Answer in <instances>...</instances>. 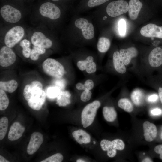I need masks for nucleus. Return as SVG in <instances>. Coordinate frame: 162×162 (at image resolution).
Masks as SVG:
<instances>
[{"label":"nucleus","instance_id":"7ed1b4c3","mask_svg":"<svg viewBox=\"0 0 162 162\" xmlns=\"http://www.w3.org/2000/svg\"><path fill=\"white\" fill-rule=\"evenodd\" d=\"M25 30L21 26H15L8 30L4 35V45L13 48L22 40L25 36Z\"/></svg>","mask_w":162,"mask_h":162},{"label":"nucleus","instance_id":"09e8293b","mask_svg":"<svg viewBox=\"0 0 162 162\" xmlns=\"http://www.w3.org/2000/svg\"><path fill=\"white\" fill-rule=\"evenodd\" d=\"M160 137L161 139L162 140V127L161 128V131L160 133Z\"/></svg>","mask_w":162,"mask_h":162},{"label":"nucleus","instance_id":"6ab92c4d","mask_svg":"<svg viewBox=\"0 0 162 162\" xmlns=\"http://www.w3.org/2000/svg\"><path fill=\"white\" fill-rule=\"evenodd\" d=\"M25 128L19 122H16L11 126L8 134V138L10 140H18L22 136Z\"/></svg>","mask_w":162,"mask_h":162},{"label":"nucleus","instance_id":"2f4dec72","mask_svg":"<svg viewBox=\"0 0 162 162\" xmlns=\"http://www.w3.org/2000/svg\"><path fill=\"white\" fill-rule=\"evenodd\" d=\"M61 91L60 89L57 87H50L45 91L46 96L51 99L57 97Z\"/></svg>","mask_w":162,"mask_h":162},{"label":"nucleus","instance_id":"c756f323","mask_svg":"<svg viewBox=\"0 0 162 162\" xmlns=\"http://www.w3.org/2000/svg\"><path fill=\"white\" fill-rule=\"evenodd\" d=\"M8 121L6 117H2L0 119V140L3 139L7 133Z\"/></svg>","mask_w":162,"mask_h":162},{"label":"nucleus","instance_id":"a18cd8bd","mask_svg":"<svg viewBox=\"0 0 162 162\" xmlns=\"http://www.w3.org/2000/svg\"><path fill=\"white\" fill-rule=\"evenodd\" d=\"M0 162H9L8 160L5 159L2 156L0 155Z\"/></svg>","mask_w":162,"mask_h":162},{"label":"nucleus","instance_id":"6e6552de","mask_svg":"<svg viewBox=\"0 0 162 162\" xmlns=\"http://www.w3.org/2000/svg\"><path fill=\"white\" fill-rule=\"evenodd\" d=\"M100 146L103 151H107V155L110 158H113L116 156L117 150H122L125 147L124 141L118 139L112 141L103 139L100 142Z\"/></svg>","mask_w":162,"mask_h":162},{"label":"nucleus","instance_id":"f257e3e1","mask_svg":"<svg viewBox=\"0 0 162 162\" xmlns=\"http://www.w3.org/2000/svg\"><path fill=\"white\" fill-rule=\"evenodd\" d=\"M25 76L21 89L23 96L27 102L33 101L46 94L43 82L37 75L30 73Z\"/></svg>","mask_w":162,"mask_h":162},{"label":"nucleus","instance_id":"ddd939ff","mask_svg":"<svg viewBox=\"0 0 162 162\" xmlns=\"http://www.w3.org/2000/svg\"><path fill=\"white\" fill-rule=\"evenodd\" d=\"M44 136L39 132H35L31 135L29 144L27 147V152L31 155L39 148L44 141Z\"/></svg>","mask_w":162,"mask_h":162},{"label":"nucleus","instance_id":"ea45409f","mask_svg":"<svg viewBox=\"0 0 162 162\" xmlns=\"http://www.w3.org/2000/svg\"><path fill=\"white\" fill-rule=\"evenodd\" d=\"M154 152L160 154V158L162 160V144L156 146L154 148Z\"/></svg>","mask_w":162,"mask_h":162},{"label":"nucleus","instance_id":"49530a36","mask_svg":"<svg viewBox=\"0 0 162 162\" xmlns=\"http://www.w3.org/2000/svg\"><path fill=\"white\" fill-rule=\"evenodd\" d=\"M77 162H85V161L81 159H78L76 161Z\"/></svg>","mask_w":162,"mask_h":162},{"label":"nucleus","instance_id":"7c9ffc66","mask_svg":"<svg viewBox=\"0 0 162 162\" xmlns=\"http://www.w3.org/2000/svg\"><path fill=\"white\" fill-rule=\"evenodd\" d=\"M94 61L93 57L91 56H89L85 60L78 61L76 63V66L80 71H85L86 70L88 64L90 62Z\"/></svg>","mask_w":162,"mask_h":162},{"label":"nucleus","instance_id":"72a5a7b5","mask_svg":"<svg viewBox=\"0 0 162 162\" xmlns=\"http://www.w3.org/2000/svg\"><path fill=\"white\" fill-rule=\"evenodd\" d=\"M110 0H87V5L90 8L101 5Z\"/></svg>","mask_w":162,"mask_h":162},{"label":"nucleus","instance_id":"c03bdc74","mask_svg":"<svg viewBox=\"0 0 162 162\" xmlns=\"http://www.w3.org/2000/svg\"><path fill=\"white\" fill-rule=\"evenodd\" d=\"M142 162H153L152 160L149 158L147 157L144 159L142 161Z\"/></svg>","mask_w":162,"mask_h":162},{"label":"nucleus","instance_id":"e433bc0d","mask_svg":"<svg viewBox=\"0 0 162 162\" xmlns=\"http://www.w3.org/2000/svg\"><path fill=\"white\" fill-rule=\"evenodd\" d=\"M97 70V65L94 61L88 63L86 70V72L89 74L95 73Z\"/></svg>","mask_w":162,"mask_h":162},{"label":"nucleus","instance_id":"a19ab883","mask_svg":"<svg viewBox=\"0 0 162 162\" xmlns=\"http://www.w3.org/2000/svg\"><path fill=\"white\" fill-rule=\"evenodd\" d=\"M158 98V96L155 94H151L148 97V99L149 101L154 102L156 101Z\"/></svg>","mask_w":162,"mask_h":162},{"label":"nucleus","instance_id":"4be33fe9","mask_svg":"<svg viewBox=\"0 0 162 162\" xmlns=\"http://www.w3.org/2000/svg\"><path fill=\"white\" fill-rule=\"evenodd\" d=\"M113 63L115 69L118 73L123 74L126 72V66L122 61L118 51L114 52L113 54Z\"/></svg>","mask_w":162,"mask_h":162},{"label":"nucleus","instance_id":"393cba45","mask_svg":"<svg viewBox=\"0 0 162 162\" xmlns=\"http://www.w3.org/2000/svg\"><path fill=\"white\" fill-rule=\"evenodd\" d=\"M102 112L105 119L107 122H113L117 118V112L112 106H104Z\"/></svg>","mask_w":162,"mask_h":162},{"label":"nucleus","instance_id":"79ce46f5","mask_svg":"<svg viewBox=\"0 0 162 162\" xmlns=\"http://www.w3.org/2000/svg\"><path fill=\"white\" fill-rule=\"evenodd\" d=\"M75 87L78 90H82L84 89V84L81 82L77 83L76 84Z\"/></svg>","mask_w":162,"mask_h":162},{"label":"nucleus","instance_id":"37998d69","mask_svg":"<svg viewBox=\"0 0 162 162\" xmlns=\"http://www.w3.org/2000/svg\"><path fill=\"white\" fill-rule=\"evenodd\" d=\"M158 94L162 104V87H159L158 90Z\"/></svg>","mask_w":162,"mask_h":162},{"label":"nucleus","instance_id":"4c0bfd02","mask_svg":"<svg viewBox=\"0 0 162 162\" xmlns=\"http://www.w3.org/2000/svg\"><path fill=\"white\" fill-rule=\"evenodd\" d=\"M85 90H91L94 86L93 81L91 79H88L85 81L84 84Z\"/></svg>","mask_w":162,"mask_h":162},{"label":"nucleus","instance_id":"4468645a","mask_svg":"<svg viewBox=\"0 0 162 162\" xmlns=\"http://www.w3.org/2000/svg\"><path fill=\"white\" fill-rule=\"evenodd\" d=\"M16 46L19 47L18 54L23 59L29 62L32 46L30 40L23 38Z\"/></svg>","mask_w":162,"mask_h":162},{"label":"nucleus","instance_id":"c85d7f7f","mask_svg":"<svg viewBox=\"0 0 162 162\" xmlns=\"http://www.w3.org/2000/svg\"><path fill=\"white\" fill-rule=\"evenodd\" d=\"M9 100L6 92L0 89V110H4L8 106Z\"/></svg>","mask_w":162,"mask_h":162},{"label":"nucleus","instance_id":"58836bf2","mask_svg":"<svg viewBox=\"0 0 162 162\" xmlns=\"http://www.w3.org/2000/svg\"><path fill=\"white\" fill-rule=\"evenodd\" d=\"M151 114L152 116H158L162 113V110L158 108H154L150 111Z\"/></svg>","mask_w":162,"mask_h":162},{"label":"nucleus","instance_id":"dca6fc26","mask_svg":"<svg viewBox=\"0 0 162 162\" xmlns=\"http://www.w3.org/2000/svg\"><path fill=\"white\" fill-rule=\"evenodd\" d=\"M19 83L18 80L14 77H8L6 79H1L0 89L6 92L11 93L18 88Z\"/></svg>","mask_w":162,"mask_h":162},{"label":"nucleus","instance_id":"20e7f679","mask_svg":"<svg viewBox=\"0 0 162 162\" xmlns=\"http://www.w3.org/2000/svg\"><path fill=\"white\" fill-rule=\"evenodd\" d=\"M0 15L7 23L15 24L20 22L22 18L20 10L9 4H4L0 8Z\"/></svg>","mask_w":162,"mask_h":162},{"label":"nucleus","instance_id":"b1692460","mask_svg":"<svg viewBox=\"0 0 162 162\" xmlns=\"http://www.w3.org/2000/svg\"><path fill=\"white\" fill-rule=\"evenodd\" d=\"M70 94L68 91H61L57 97L56 104L59 106H64L70 103Z\"/></svg>","mask_w":162,"mask_h":162},{"label":"nucleus","instance_id":"423d86ee","mask_svg":"<svg viewBox=\"0 0 162 162\" xmlns=\"http://www.w3.org/2000/svg\"><path fill=\"white\" fill-rule=\"evenodd\" d=\"M17 55L13 48L4 45L0 49V66L2 69H8L15 64Z\"/></svg>","mask_w":162,"mask_h":162},{"label":"nucleus","instance_id":"c9c22d12","mask_svg":"<svg viewBox=\"0 0 162 162\" xmlns=\"http://www.w3.org/2000/svg\"><path fill=\"white\" fill-rule=\"evenodd\" d=\"M86 89L83 90L80 96V99L82 101L86 102L90 99L92 96V92Z\"/></svg>","mask_w":162,"mask_h":162},{"label":"nucleus","instance_id":"412c9836","mask_svg":"<svg viewBox=\"0 0 162 162\" xmlns=\"http://www.w3.org/2000/svg\"><path fill=\"white\" fill-rule=\"evenodd\" d=\"M47 50L32 45L29 62L35 63L39 61L42 57L46 54Z\"/></svg>","mask_w":162,"mask_h":162},{"label":"nucleus","instance_id":"f03ea898","mask_svg":"<svg viewBox=\"0 0 162 162\" xmlns=\"http://www.w3.org/2000/svg\"><path fill=\"white\" fill-rule=\"evenodd\" d=\"M41 68L45 74L55 79H61L66 73L63 64L52 58H48L44 60L42 63Z\"/></svg>","mask_w":162,"mask_h":162},{"label":"nucleus","instance_id":"de8ad7c7","mask_svg":"<svg viewBox=\"0 0 162 162\" xmlns=\"http://www.w3.org/2000/svg\"><path fill=\"white\" fill-rule=\"evenodd\" d=\"M54 2H60L62 0H50Z\"/></svg>","mask_w":162,"mask_h":162},{"label":"nucleus","instance_id":"9b49d317","mask_svg":"<svg viewBox=\"0 0 162 162\" xmlns=\"http://www.w3.org/2000/svg\"><path fill=\"white\" fill-rule=\"evenodd\" d=\"M75 25L82 30V35L85 39L90 40L94 38V26L86 19L83 18L78 19L75 21Z\"/></svg>","mask_w":162,"mask_h":162},{"label":"nucleus","instance_id":"39448f33","mask_svg":"<svg viewBox=\"0 0 162 162\" xmlns=\"http://www.w3.org/2000/svg\"><path fill=\"white\" fill-rule=\"evenodd\" d=\"M101 105L100 102L95 100L86 105L81 113V124L84 128L90 125L94 120L98 109Z\"/></svg>","mask_w":162,"mask_h":162},{"label":"nucleus","instance_id":"0eeeda50","mask_svg":"<svg viewBox=\"0 0 162 162\" xmlns=\"http://www.w3.org/2000/svg\"><path fill=\"white\" fill-rule=\"evenodd\" d=\"M39 12L43 17L52 20L59 18L61 15V11L59 7L50 2H46L42 4L39 8Z\"/></svg>","mask_w":162,"mask_h":162},{"label":"nucleus","instance_id":"9d476101","mask_svg":"<svg viewBox=\"0 0 162 162\" xmlns=\"http://www.w3.org/2000/svg\"><path fill=\"white\" fill-rule=\"evenodd\" d=\"M32 45L49 49L53 45L52 40L47 35L40 31L34 32L31 35L29 39Z\"/></svg>","mask_w":162,"mask_h":162},{"label":"nucleus","instance_id":"2eb2a0df","mask_svg":"<svg viewBox=\"0 0 162 162\" xmlns=\"http://www.w3.org/2000/svg\"><path fill=\"white\" fill-rule=\"evenodd\" d=\"M148 64L151 67L156 68L162 64V49L155 47L149 53L148 58Z\"/></svg>","mask_w":162,"mask_h":162},{"label":"nucleus","instance_id":"f704fd0d","mask_svg":"<svg viewBox=\"0 0 162 162\" xmlns=\"http://www.w3.org/2000/svg\"><path fill=\"white\" fill-rule=\"evenodd\" d=\"M126 24L124 19L121 20L118 23V30L120 34L122 36L125 35L126 32Z\"/></svg>","mask_w":162,"mask_h":162},{"label":"nucleus","instance_id":"a211bd4d","mask_svg":"<svg viewBox=\"0 0 162 162\" xmlns=\"http://www.w3.org/2000/svg\"><path fill=\"white\" fill-rule=\"evenodd\" d=\"M119 52L121 57L126 66L129 65L132 59L136 57L138 54L137 49L134 47L125 49H121Z\"/></svg>","mask_w":162,"mask_h":162},{"label":"nucleus","instance_id":"bb28decb","mask_svg":"<svg viewBox=\"0 0 162 162\" xmlns=\"http://www.w3.org/2000/svg\"><path fill=\"white\" fill-rule=\"evenodd\" d=\"M131 98L133 103L136 106L141 105L143 101L144 94L140 89H136L132 91Z\"/></svg>","mask_w":162,"mask_h":162},{"label":"nucleus","instance_id":"8fccbe9b","mask_svg":"<svg viewBox=\"0 0 162 162\" xmlns=\"http://www.w3.org/2000/svg\"><path fill=\"white\" fill-rule=\"evenodd\" d=\"M93 143L94 144H95L96 143V142L94 141H93Z\"/></svg>","mask_w":162,"mask_h":162},{"label":"nucleus","instance_id":"f8f14e48","mask_svg":"<svg viewBox=\"0 0 162 162\" xmlns=\"http://www.w3.org/2000/svg\"><path fill=\"white\" fill-rule=\"evenodd\" d=\"M140 32L145 37L162 38V26H159L154 24L149 23L142 27Z\"/></svg>","mask_w":162,"mask_h":162},{"label":"nucleus","instance_id":"cd10ccee","mask_svg":"<svg viewBox=\"0 0 162 162\" xmlns=\"http://www.w3.org/2000/svg\"><path fill=\"white\" fill-rule=\"evenodd\" d=\"M118 105L119 107L127 112H131L134 109L132 103L128 98H122L120 99L118 101Z\"/></svg>","mask_w":162,"mask_h":162},{"label":"nucleus","instance_id":"a878e982","mask_svg":"<svg viewBox=\"0 0 162 162\" xmlns=\"http://www.w3.org/2000/svg\"><path fill=\"white\" fill-rule=\"evenodd\" d=\"M110 45L111 42L109 39L105 37H101L98 40L97 49L99 52L104 53L109 50Z\"/></svg>","mask_w":162,"mask_h":162},{"label":"nucleus","instance_id":"aec40b11","mask_svg":"<svg viewBox=\"0 0 162 162\" xmlns=\"http://www.w3.org/2000/svg\"><path fill=\"white\" fill-rule=\"evenodd\" d=\"M143 6L142 3L139 0H130L129 2L128 15L132 20L136 19Z\"/></svg>","mask_w":162,"mask_h":162},{"label":"nucleus","instance_id":"473e14b6","mask_svg":"<svg viewBox=\"0 0 162 162\" xmlns=\"http://www.w3.org/2000/svg\"><path fill=\"white\" fill-rule=\"evenodd\" d=\"M63 159L62 155L60 153H57L48 157L41 161V162H61Z\"/></svg>","mask_w":162,"mask_h":162},{"label":"nucleus","instance_id":"f3484780","mask_svg":"<svg viewBox=\"0 0 162 162\" xmlns=\"http://www.w3.org/2000/svg\"><path fill=\"white\" fill-rule=\"evenodd\" d=\"M143 128L145 140L148 142L153 141L156 137L157 134L156 125L152 123L146 121L143 123Z\"/></svg>","mask_w":162,"mask_h":162},{"label":"nucleus","instance_id":"1a4fd4ad","mask_svg":"<svg viewBox=\"0 0 162 162\" xmlns=\"http://www.w3.org/2000/svg\"><path fill=\"white\" fill-rule=\"evenodd\" d=\"M129 5L126 1L118 0L110 3L106 7L108 15L115 17L122 15L128 11Z\"/></svg>","mask_w":162,"mask_h":162},{"label":"nucleus","instance_id":"5701e85b","mask_svg":"<svg viewBox=\"0 0 162 162\" xmlns=\"http://www.w3.org/2000/svg\"><path fill=\"white\" fill-rule=\"evenodd\" d=\"M72 134L76 141L80 144H88L91 142L89 134L82 129L76 130L73 132Z\"/></svg>","mask_w":162,"mask_h":162}]
</instances>
